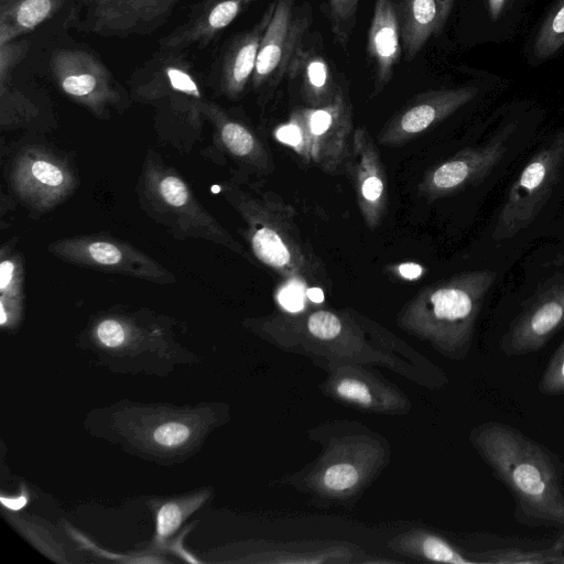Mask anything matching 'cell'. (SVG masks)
Listing matches in <instances>:
<instances>
[{"mask_svg":"<svg viewBox=\"0 0 564 564\" xmlns=\"http://www.w3.org/2000/svg\"><path fill=\"white\" fill-rule=\"evenodd\" d=\"M50 67L66 95L96 112L119 98L109 70L88 52L57 50L51 56Z\"/></svg>","mask_w":564,"mask_h":564,"instance_id":"6","label":"cell"},{"mask_svg":"<svg viewBox=\"0 0 564 564\" xmlns=\"http://www.w3.org/2000/svg\"><path fill=\"white\" fill-rule=\"evenodd\" d=\"M564 534L552 547L538 551H523L518 549L489 550L484 553L485 563H564Z\"/></svg>","mask_w":564,"mask_h":564,"instance_id":"17","label":"cell"},{"mask_svg":"<svg viewBox=\"0 0 564 564\" xmlns=\"http://www.w3.org/2000/svg\"><path fill=\"white\" fill-rule=\"evenodd\" d=\"M279 303L290 312H299L304 307V290L301 283L293 281L282 288L278 294Z\"/></svg>","mask_w":564,"mask_h":564,"instance_id":"34","label":"cell"},{"mask_svg":"<svg viewBox=\"0 0 564 564\" xmlns=\"http://www.w3.org/2000/svg\"><path fill=\"white\" fill-rule=\"evenodd\" d=\"M162 199L171 207H184L191 199L186 184L174 175H166L159 183Z\"/></svg>","mask_w":564,"mask_h":564,"instance_id":"27","label":"cell"},{"mask_svg":"<svg viewBox=\"0 0 564 564\" xmlns=\"http://www.w3.org/2000/svg\"><path fill=\"white\" fill-rule=\"evenodd\" d=\"M189 434V429L186 425L171 422L159 426L153 433V438L161 446L175 447L185 443Z\"/></svg>","mask_w":564,"mask_h":564,"instance_id":"29","label":"cell"},{"mask_svg":"<svg viewBox=\"0 0 564 564\" xmlns=\"http://www.w3.org/2000/svg\"><path fill=\"white\" fill-rule=\"evenodd\" d=\"M453 3L454 0H400L397 8L406 61L413 59L442 31Z\"/></svg>","mask_w":564,"mask_h":564,"instance_id":"11","label":"cell"},{"mask_svg":"<svg viewBox=\"0 0 564 564\" xmlns=\"http://www.w3.org/2000/svg\"><path fill=\"white\" fill-rule=\"evenodd\" d=\"M99 341L107 347H118L126 339L123 326L115 319L102 321L96 329Z\"/></svg>","mask_w":564,"mask_h":564,"instance_id":"33","label":"cell"},{"mask_svg":"<svg viewBox=\"0 0 564 564\" xmlns=\"http://www.w3.org/2000/svg\"><path fill=\"white\" fill-rule=\"evenodd\" d=\"M336 390L341 398L360 404H370L372 400L368 387L359 380L344 379L338 383Z\"/></svg>","mask_w":564,"mask_h":564,"instance_id":"32","label":"cell"},{"mask_svg":"<svg viewBox=\"0 0 564 564\" xmlns=\"http://www.w3.org/2000/svg\"><path fill=\"white\" fill-rule=\"evenodd\" d=\"M273 8L274 2L268 7L252 29L235 39L225 54L221 84L224 91L230 97L242 93L248 82L252 79L261 39Z\"/></svg>","mask_w":564,"mask_h":564,"instance_id":"12","label":"cell"},{"mask_svg":"<svg viewBox=\"0 0 564 564\" xmlns=\"http://www.w3.org/2000/svg\"><path fill=\"white\" fill-rule=\"evenodd\" d=\"M182 521V512L176 503H165L158 511L156 533L160 539L172 534Z\"/></svg>","mask_w":564,"mask_h":564,"instance_id":"31","label":"cell"},{"mask_svg":"<svg viewBox=\"0 0 564 564\" xmlns=\"http://www.w3.org/2000/svg\"><path fill=\"white\" fill-rule=\"evenodd\" d=\"M83 258L99 267H122L126 261L123 249L109 241H91L83 247Z\"/></svg>","mask_w":564,"mask_h":564,"instance_id":"22","label":"cell"},{"mask_svg":"<svg viewBox=\"0 0 564 564\" xmlns=\"http://www.w3.org/2000/svg\"><path fill=\"white\" fill-rule=\"evenodd\" d=\"M362 170L358 180V194L364 205L372 209L381 203L384 192L383 178L376 165L364 164Z\"/></svg>","mask_w":564,"mask_h":564,"instance_id":"23","label":"cell"},{"mask_svg":"<svg viewBox=\"0 0 564 564\" xmlns=\"http://www.w3.org/2000/svg\"><path fill=\"white\" fill-rule=\"evenodd\" d=\"M538 389L547 395L564 394V340L550 359Z\"/></svg>","mask_w":564,"mask_h":564,"instance_id":"24","label":"cell"},{"mask_svg":"<svg viewBox=\"0 0 564 564\" xmlns=\"http://www.w3.org/2000/svg\"><path fill=\"white\" fill-rule=\"evenodd\" d=\"M25 42H8L0 45V79L1 83L7 80L15 65L22 59L26 52Z\"/></svg>","mask_w":564,"mask_h":564,"instance_id":"30","label":"cell"},{"mask_svg":"<svg viewBox=\"0 0 564 564\" xmlns=\"http://www.w3.org/2000/svg\"><path fill=\"white\" fill-rule=\"evenodd\" d=\"M359 0H328L330 30L341 46L349 42L356 24Z\"/></svg>","mask_w":564,"mask_h":564,"instance_id":"19","label":"cell"},{"mask_svg":"<svg viewBox=\"0 0 564 564\" xmlns=\"http://www.w3.org/2000/svg\"><path fill=\"white\" fill-rule=\"evenodd\" d=\"M251 246L256 256L265 264L275 269H289L292 254L280 232L270 226L257 228L251 236Z\"/></svg>","mask_w":564,"mask_h":564,"instance_id":"16","label":"cell"},{"mask_svg":"<svg viewBox=\"0 0 564 564\" xmlns=\"http://www.w3.org/2000/svg\"><path fill=\"white\" fill-rule=\"evenodd\" d=\"M219 131L223 142L232 154L248 156L254 151V137L240 123L223 118L219 120Z\"/></svg>","mask_w":564,"mask_h":564,"instance_id":"21","label":"cell"},{"mask_svg":"<svg viewBox=\"0 0 564 564\" xmlns=\"http://www.w3.org/2000/svg\"><path fill=\"white\" fill-rule=\"evenodd\" d=\"M15 267L12 261L3 260L0 264V291H9L13 283Z\"/></svg>","mask_w":564,"mask_h":564,"instance_id":"36","label":"cell"},{"mask_svg":"<svg viewBox=\"0 0 564 564\" xmlns=\"http://www.w3.org/2000/svg\"><path fill=\"white\" fill-rule=\"evenodd\" d=\"M288 74L301 78L304 98L315 107L327 105L339 93L324 56L302 46L296 52Z\"/></svg>","mask_w":564,"mask_h":564,"instance_id":"14","label":"cell"},{"mask_svg":"<svg viewBox=\"0 0 564 564\" xmlns=\"http://www.w3.org/2000/svg\"><path fill=\"white\" fill-rule=\"evenodd\" d=\"M399 272L404 279L414 280L421 275L422 267L413 262H408L399 267Z\"/></svg>","mask_w":564,"mask_h":564,"instance_id":"37","label":"cell"},{"mask_svg":"<svg viewBox=\"0 0 564 564\" xmlns=\"http://www.w3.org/2000/svg\"><path fill=\"white\" fill-rule=\"evenodd\" d=\"M564 326V276L543 289L517 316L500 348L508 356L541 349Z\"/></svg>","mask_w":564,"mask_h":564,"instance_id":"5","label":"cell"},{"mask_svg":"<svg viewBox=\"0 0 564 564\" xmlns=\"http://www.w3.org/2000/svg\"><path fill=\"white\" fill-rule=\"evenodd\" d=\"M398 8L393 0H376L368 31L367 53L375 67L377 88L391 79L402 54Z\"/></svg>","mask_w":564,"mask_h":564,"instance_id":"10","label":"cell"},{"mask_svg":"<svg viewBox=\"0 0 564 564\" xmlns=\"http://www.w3.org/2000/svg\"><path fill=\"white\" fill-rule=\"evenodd\" d=\"M506 152V137L482 147L467 149L435 167L425 181V189L434 196L444 195L480 181Z\"/></svg>","mask_w":564,"mask_h":564,"instance_id":"9","label":"cell"},{"mask_svg":"<svg viewBox=\"0 0 564 564\" xmlns=\"http://www.w3.org/2000/svg\"><path fill=\"white\" fill-rule=\"evenodd\" d=\"M495 280L496 272L477 270L426 289L409 308L408 324L446 351L459 354L470 343L476 318Z\"/></svg>","mask_w":564,"mask_h":564,"instance_id":"2","label":"cell"},{"mask_svg":"<svg viewBox=\"0 0 564 564\" xmlns=\"http://www.w3.org/2000/svg\"><path fill=\"white\" fill-rule=\"evenodd\" d=\"M324 485L332 490L341 491L351 488L358 481V471L352 465L341 463L326 469Z\"/></svg>","mask_w":564,"mask_h":564,"instance_id":"28","label":"cell"},{"mask_svg":"<svg viewBox=\"0 0 564 564\" xmlns=\"http://www.w3.org/2000/svg\"><path fill=\"white\" fill-rule=\"evenodd\" d=\"M307 25L308 17L295 8L294 0L274 1L251 79L254 88L276 83L289 72Z\"/></svg>","mask_w":564,"mask_h":564,"instance_id":"4","label":"cell"},{"mask_svg":"<svg viewBox=\"0 0 564 564\" xmlns=\"http://www.w3.org/2000/svg\"><path fill=\"white\" fill-rule=\"evenodd\" d=\"M564 46V0L544 20L534 42L533 53L538 58H546Z\"/></svg>","mask_w":564,"mask_h":564,"instance_id":"18","label":"cell"},{"mask_svg":"<svg viewBox=\"0 0 564 564\" xmlns=\"http://www.w3.org/2000/svg\"><path fill=\"white\" fill-rule=\"evenodd\" d=\"M474 444L513 494L523 519L534 525L564 528L562 468L543 446L498 422L478 427Z\"/></svg>","mask_w":564,"mask_h":564,"instance_id":"1","label":"cell"},{"mask_svg":"<svg viewBox=\"0 0 564 564\" xmlns=\"http://www.w3.org/2000/svg\"><path fill=\"white\" fill-rule=\"evenodd\" d=\"M422 552L424 556L435 562L470 564L477 563L464 557L460 553L454 550L448 543L437 536L429 535L422 542Z\"/></svg>","mask_w":564,"mask_h":564,"instance_id":"25","label":"cell"},{"mask_svg":"<svg viewBox=\"0 0 564 564\" xmlns=\"http://www.w3.org/2000/svg\"><path fill=\"white\" fill-rule=\"evenodd\" d=\"M564 167V132L541 148L511 185L494 231L506 239L528 227L538 216Z\"/></svg>","mask_w":564,"mask_h":564,"instance_id":"3","label":"cell"},{"mask_svg":"<svg viewBox=\"0 0 564 564\" xmlns=\"http://www.w3.org/2000/svg\"><path fill=\"white\" fill-rule=\"evenodd\" d=\"M475 87L431 90L419 95L380 133V141L399 143L422 133L471 100Z\"/></svg>","mask_w":564,"mask_h":564,"instance_id":"7","label":"cell"},{"mask_svg":"<svg viewBox=\"0 0 564 564\" xmlns=\"http://www.w3.org/2000/svg\"><path fill=\"white\" fill-rule=\"evenodd\" d=\"M63 0H0V45L50 19Z\"/></svg>","mask_w":564,"mask_h":564,"instance_id":"15","label":"cell"},{"mask_svg":"<svg viewBox=\"0 0 564 564\" xmlns=\"http://www.w3.org/2000/svg\"><path fill=\"white\" fill-rule=\"evenodd\" d=\"M307 329L314 337L329 340L339 335L341 323L335 314L327 311H317L308 317Z\"/></svg>","mask_w":564,"mask_h":564,"instance_id":"26","label":"cell"},{"mask_svg":"<svg viewBox=\"0 0 564 564\" xmlns=\"http://www.w3.org/2000/svg\"><path fill=\"white\" fill-rule=\"evenodd\" d=\"M177 0H89V20L101 34L150 31L167 18Z\"/></svg>","mask_w":564,"mask_h":564,"instance_id":"8","label":"cell"},{"mask_svg":"<svg viewBox=\"0 0 564 564\" xmlns=\"http://www.w3.org/2000/svg\"><path fill=\"white\" fill-rule=\"evenodd\" d=\"M505 3L506 0H488V10L492 20H496L500 15Z\"/></svg>","mask_w":564,"mask_h":564,"instance_id":"38","label":"cell"},{"mask_svg":"<svg viewBox=\"0 0 564 564\" xmlns=\"http://www.w3.org/2000/svg\"><path fill=\"white\" fill-rule=\"evenodd\" d=\"M258 0H209L183 28L165 42L167 48L206 44Z\"/></svg>","mask_w":564,"mask_h":564,"instance_id":"13","label":"cell"},{"mask_svg":"<svg viewBox=\"0 0 564 564\" xmlns=\"http://www.w3.org/2000/svg\"><path fill=\"white\" fill-rule=\"evenodd\" d=\"M276 139L282 143L296 148L303 140V131L296 122H291L279 128Z\"/></svg>","mask_w":564,"mask_h":564,"instance_id":"35","label":"cell"},{"mask_svg":"<svg viewBox=\"0 0 564 564\" xmlns=\"http://www.w3.org/2000/svg\"><path fill=\"white\" fill-rule=\"evenodd\" d=\"M305 295L314 303H322L324 301V292L319 288L307 289Z\"/></svg>","mask_w":564,"mask_h":564,"instance_id":"39","label":"cell"},{"mask_svg":"<svg viewBox=\"0 0 564 564\" xmlns=\"http://www.w3.org/2000/svg\"><path fill=\"white\" fill-rule=\"evenodd\" d=\"M25 172L26 181L31 186L46 188L50 193L61 191L66 183L64 171L58 165L44 159L31 161Z\"/></svg>","mask_w":564,"mask_h":564,"instance_id":"20","label":"cell"}]
</instances>
